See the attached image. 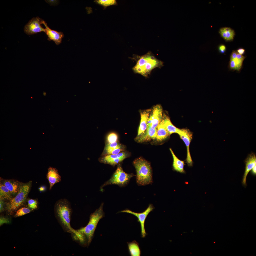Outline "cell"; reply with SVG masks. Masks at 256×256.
Returning a JSON list of instances; mask_svg holds the SVG:
<instances>
[{"mask_svg": "<svg viewBox=\"0 0 256 256\" xmlns=\"http://www.w3.org/2000/svg\"><path fill=\"white\" fill-rule=\"evenodd\" d=\"M32 210L25 207H22L18 210L14 215V217H17L23 216L30 213Z\"/></svg>", "mask_w": 256, "mask_h": 256, "instance_id": "obj_26", "label": "cell"}, {"mask_svg": "<svg viewBox=\"0 0 256 256\" xmlns=\"http://www.w3.org/2000/svg\"><path fill=\"white\" fill-rule=\"evenodd\" d=\"M42 24L45 27V33L47 36L48 40L49 41L52 40L57 45L60 44L64 35L61 32H58L50 29L47 26V23L45 21L43 20Z\"/></svg>", "mask_w": 256, "mask_h": 256, "instance_id": "obj_14", "label": "cell"}, {"mask_svg": "<svg viewBox=\"0 0 256 256\" xmlns=\"http://www.w3.org/2000/svg\"><path fill=\"white\" fill-rule=\"evenodd\" d=\"M157 128H153L151 126L147 125L146 129L144 133L135 140L139 142L148 141L152 139H156Z\"/></svg>", "mask_w": 256, "mask_h": 256, "instance_id": "obj_15", "label": "cell"}, {"mask_svg": "<svg viewBox=\"0 0 256 256\" xmlns=\"http://www.w3.org/2000/svg\"><path fill=\"white\" fill-rule=\"evenodd\" d=\"M226 49V48L225 46L223 44L220 45L218 47V49L219 52L222 54H223L225 52Z\"/></svg>", "mask_w": 256, "mask_h": 256, "instance_id": "obj_30", "label": "cell"}, {"mask_svg": "<svg viewBox=\"0 0 256 256\" xmlns=\"http://www.w3.org/2000/svg\"><path fill=\"white\" fill-rule=\"evenodd\" d=\"M245 57V56L239 54L237 52L236 56V58L237 59L243 62Z\"/></svg>", "mask_w": 256, "mask_h": 256, "instance_id": "obj_32", "label": "cell"}, {"mask_svg": "<svg viewBox=\"0 0 256 256\" xmlns=\"http://www.w3.org/2000/svg\"><path fill=\"white\" fill-rule=\"evenodd\" d=\"M32 181L22 183L19 192L6 203L5 209L8 212L13 214L25 203L31 186Z\"/></svg>", "mask_w": 256, "mask_h": 256, "instance_id": "obj_5", "label": "cell"}, {"mask_svg": "<svg viewBox=\"0 0 256 256\" xmlns=\"http://www.w3.org/2000/svg\"><path fill=\"white\" fill-rule=\"evenodd\" d=\"M129 155V153L124 151L116 154L101 156L99 158L98 160L101 163L109 164L114 167L120 164Z\"/></svg>", "mask_w": 256, "mask_h": 256, "instance_id": "obj_7", "label": "cell"}, {"mask_svg": "<svg viewBox=\"0 0 256 256\" xmlns=\"http://www.w3.org/2000/svg\"><path fill=\"white\" fill-rule=\"evenodd\" d=\"M135 175L132 174H128L124 172L121 165H117V169L111 178L101 187L102 189L104 187L109 185L115 184L119 187H123L126 185L130 179Z\"/></svg>", "mask_w": 256, "mask_h": 256, "instance_id": "obj_6", "label": "cell"}, {"mask_svg": "<svg viewBox=\"0 0 256 256\" xmlns=\"http://www.w3.org/2000/svg\"><path fill=\"white\" fill-rule=\"evenodd\" d=\"M103 204V203H102L99 207L90 215L89 222L86 226L77 230L86 246H88L91 243L98 222L104 216Z\"/></svg>", "mask_w": 256, "mask_h": 256, "instance_id": "obj_3", "label": "cell"}, {"mask_svg": "<svg viewBox=\"0 0 256 256\" xmlns=\"http://www.w3.org/2000/svg\"><path fill=\"white\" fill-rule=\"evenodd\" d=\"M96 3L103 6L106 8L108 6L113 5H115L117 4L116 0H98L95 1Z\"/></svg>", "mask_w": 256, "mask_h": 256, "instance_id": "obj_25", "label": "cell"}, {"mask_svg": "<svg viewBox=\"0 0 256 256\" xmlns=\"http://www.w3.org/2000/svg\"><path fill=\"white\" fill-rule=\"evenodd\" d=\"M229 66L230 69L231 70H235L239 71L236 64L233 59H230Z\"/></svg>", "mask_w": 256, "mask_h": 256, "instance_id": "obj_29", "label": "cell"}, {"mask_svg": "<svg viewBox=\"0 0 256 256\" xmlns=\"http://www.w3.org/2000/svg\"><path fill=\"white\" fill-rule=\"evenodd\" d=\"M55 217L64 231L73 233L75 230L70 225L72 209L69 201L65 198L61 199L56 202L54 207Z\"/></svg>", "mask_w": 256, "mask_h": 256, "instance_id": "obj_2", "label": "cell"}, {"mask_svg": "<svg viewBox=\"0 0 256 256\" xmlns=\"http://www.w3.org/2000/svg\"><path fill=\"white\" fill-rule=\"evenodd\" d=\"M237 52L235 50H233L232 53L230 57V59H236Z\"/></svg>", "mask_w": 256, "mask_h": 256, "instance_id": "obj_34", "label": "cell"}, {"mask_svg": "<svg viewBox=\"0 0 256 256\" xmlns=\"http://www.w3.org/2000/svg\"><path fill=\"white\" fill-rule=\"evenodd\" d=\"M180 138L185 143L187 149V156L186 162L188 166H192L193 161L189 151V146L191 141L192 138V134L188 129H180L179 132L178 134Z\"/></svg>", "mask_w": 256, "mask_h": 256, "instance_id": "obj_11", "label": "cell"}, {"mask_svg": "<svg viewBox=\"0 0 256 256\" xmlns=\"http://www.w3.org/2000/svg\"><path fill=\"white\" fill-rule=\"evenodd\" d=\"M28 207L32 210L37 209V207L38 202L35 199H29L27 201Z\"/></svg>", "mask_w": 256, "mask_h": 256, "instance_id": "obj_28", "label": "cell"}, {"mask_svg": "<svg viewBox=\"0 0 256 256\" xmlns=\"http://www.w3.org/2000/svg\"><path fill=\"white\" fill-rule=\"evenodd\" d=\"M4 200L0 199V211L1 212L4 210Z\"/></svg>", "mask_w": 256, "mask_h": 256, "instance_id": "obj_33", "label": "cell"}, {"mask_svg": "<svg viewBox=\"0 0 256 256\" xmlns=\"http://www.w3.org/2000/svg\"><path fill=\"white\" fill-rule=\"evenodd\" d=\"M219 33L221 37L225 40L226 39V32L224 27L221 28L219 31Z\"/></svg>", "mask_w": 256, "mask_h": 256, "instance_id": "obj_31", "label": "cell"}, {"mask_svg": "<svg viewBox=\"0 0 256 256\" xmlns=\"http://www.w3.org/2000/svg\"><path fill=\"white\" fill-rule=\"evenodd\" d=\"M169 150L172 154L173 159V167L174 170L182 173H185L184 169V163L183 161L179 159L174 154L171 148Z\"/></svg>", "mask_w": 256, "mask_h": 256, "instance_id": "obj_20", "label": "cell"}, {"mask_svg": "<svg viewBox=\"0 0 256 256\" xmlns=\"http://www.w3.org/2000/svg\"><path fill=\"white\" fill-rule=\"evenodd\" d=\"M245 164V170L243 176L242 184L244 186L247 185L246 183L247 176L252 169L256 165V156L253 152L248 155L244 160Z\"/></svg>", "mask_w": 256, "mask_h": 256, "instance_id": "obj_13", "label": "cell"}, {"mask_svg": "<svg viewBox=\"0 0 256 256\" xmlns=\"http://www.w3.org/2000/svg\"><path fill=\"white\" fill-rule=\"evenodd\" d=\"M154 208L152 204H150L147 209L143 212L137 213L128 210L126 209L121 211L122 212L132 214L136 216L138 219V222H140L141 228V234L142 237H144L146 235L145 228V219L149 213Z\"/></svg>", "mask_w": 256, "mask_h": 256, "instance_id": "obj_10", "label": "cell"}, {"mask_svg": "<svg viewBox=\"0 0 256 256\" xmlns=\"http://www.w3.org/2000/svg\"><path fill=\"white\" fill-rule=\"evenodd\" d=\"M105 143H111L119 141L118 133L114 131H111L107 134L105 138Z\"/></svg>", "mask_w": 256, "mask_h": 256, "instance_id": "obj_24", "label": "cell"}, {"mask_svg": "<svg viewBox=\"0 0 256 256\" xmlns=\"http://www.w3.org/2000/svg\"><path fill=\"white\" fill-rule=\"evenodd\" d=\"M162 120L164 125L170 135L174 133L178 134L180 129L175 126L172 123L169 118L164 115L163 116Z\"/></svg>", "mask_w": 256, "mask_h": 256, "instance_id": "obj_21", "label": "cell"}, {"mask_svg": "<svg viewBox=\"0 0 256 256\" xmlns=\"http://www.w3.org/2000/svg\"><path fill=\"white\" fill-rule=\"evenodd\" d=\"M132 58L136 62L132 68L133 72L146 78L149 77L153 69L161 68L163 66V62L156 58L150 51L142 55H134Z\"/></svg>", "mask_w": 256, "mask_h": 256, "instance_id": "obj_1", "label": "cell"}, {"mask_svg": "<svg viewBox=\"0 0 256 256\" xmlns=\"http://www.w3.org/2000/svg\"><path fill=\"white\" fill-rule=\"evenodd\" d=\"M39 190L41 191H43L45 190L46 188L44 186L41 187L39 188Z\"/></svg>", "mask_w": 256, "mask_h": 256, "instance_id": "obj_37", "label": "cell"}, {"mask_svg": "<svg viewBox=\"0 0 256 256\" xmlns=\"http://www.w3.org/2000/svg\"><path fill=\"white\" fill-rule=\"evenodd\" d=\"M42 20L38 17H34L30 20L25 26L24 31L27 35H30L41 32H45V28L41 26Z\"/></svg>", "mask_w": 256, "mask_h": 256, "instance_id": "obj_8", "label": "cell"}, {"mask_svg": "<svg viewBox=\"0 0 256 256\" xmlns=\"http://www.w3.org/2000/svg\"><path fill=\"white\" fill-rule=\"evenodd\" d=\"M163 116L161 106L158 105L151 110L147 123V125L151 126L153 128H157L161 121Z\"/></svg>", "mask_w": 256, "mask_h": 256, "instance_id": "obj_9", "label": "cell"}, {"mask_svg": "<svg viewBox=\"0 0 256 256\" xmlns=\"http://www.w3.org/2000/svg\"><path fill=\"white\" fill-rule=\"evenodd\" d=\"M169 135L164 125L162 119L157 127L156 139L158 141H161L165 139Z\"/></svg>", "mask_w": 256, "mask_h": 256, "instance_id": "obj_19", "label": "cell"}, {"mask_svg": "<svg viewBox=\"0 0 256 256\" xmlns=\"http://www.w3.org/2000/svg\"><path fill=\"white\" fill-rule=\"evenodd\" d=\"M125 146L119 142L111 143H105V145L101 156L110 155L118 154L125 151Z\"/></svg>", "mask_w": 256, "mask_h": 256, "instance_id": "obj_12", "label": "cell"}, {"mask_svg": "<svg viewBox=\"0 0 256 256\" xmlns=\"http://www.w3.org/2000/svg\"><path fill=\"white\" fill-rule=\"evenodd\" d=\"M151 110L147 109L141 112V121L138 131V134L136 138H137L143 134L147 128V121Z\"/></svg>", "mask_w": 256, "mask_h": 256, "instance_id": "obj_17", "label": "cell"}, {"mask_svg": "<svg viewBox=\"0 0 256 256\" xmlns=\"http://www.w3.org/2000/svg\"><path fill=\"white\" fill-rule=\"evenodd\" d=\"M46 178L50 184L49 190H50L55 183L61 181V178L57 169L55 168L49 167L48 169Z\"/></svg>", "mask_w": 256, "mask_h": 256, "instance_id": "obj_16", "label": "cell"}, {"mask_svg": "<svg viewBox=\"0 0 256 256\" xmlns=\"http://www.w3.org/2000/svg\"><path fill=\"white\" fill-rule=\"evenodd\" d=\"M237 52L239 54L242 55L244 54L245 50L242 48H240L237 50Z\"/></svg>", "mask_w": 256, "mask_h": 256, "instance_id": "obj_35", "label": "cell"}, {"mask_svg": "<svg viewBox=\"0 0 256 256\" xmlns=\"http://www.w3.org/2000/svg\"><path fill=\"white\" fill-rule=\"evenodd\" d=\"M12 195L7 187L0 182V199L9 201L12 197Z\"/></svg>", "mask_w": 256, "mask_h": 256, "instance_id": "obj_23", "label": "cell"}, {"mask_svg": "<svg viewBox=\"0 0 256 256\" xmlns=\"http://www.w3.org/2000/svg\"><path fill=\"white\" fill-rule=\"evenodd\" d=\"M1 183L8 189L12 195L14 196L19 192L22 183L13 179H5Z\"/></svg>", "mask_w": 256, "mask_h": 256, "instance_id": "obj_18", "label": "cell"}, {"mask_svg": "<svg viewBox=\"0 0 256 256\" xmlns=\"http://www.w3.org/2000/svg\"><path fill=\"white\" fill-rule=\"evenodd\" d=\"M31 98H32V97H31Z\"/></svg>", "mask_w": 256, "mask_h": 256, "instance_id": "obj_38", "label": "cell"}, {"mask_svg": "<svg viewBox=\"0 0 256 256\" xmlns=\"http://www.w3.org/2000/svg\"><path fill=\"white\" fill-rule=\"evenodd\" d=\"M136 169L137 183L144 185L152 182L151 168L149 163L141 157L138 158L133 162Z\"/></svg>", "mask_w": 256, "mask_h": 256, "instance_id": "obj_4", "label": "cell"}, {"mask_svg": "<svg viewBox=\"0 0 256 256\" xmlns=\"http://www.w3.org/2000/svg\"><path fill=\"white\" fill-rule=\"evenodd\" d=\"M226 34L225 40L227 41L232 40L235 34L234 31L228 27H224Z\"/></svg>", "mask_w": 256, "mask_h": 256, "instance_id": "obj_27", "label": "cell"}, {"mask_svg": "<svg viewBox=\"0 0 256 256\" xmlns=\"http://www.w3.org/2000/svg\"><path fill=\"white\" fill-rule=\"evenodd\" d=\"M251 173L253 175L256 176V165L251 170Z\"/></svg>", "mask_w": 256, "mask_h": 256, "instance_id": "obj_36", "label": "cell"}, {"mask_svg": "<svg viewBox=\"0 0 256 256\" xmlns=\"http://www.w3.org/2000/svg\"><path fill=\"white\" fill-rule=\"evenodd\" d=\"M129 252L131 256H140L141 251L139 244L135 240L127 242Z\"/></svg>", "mask_w": 256, "mask_h": 256, "instance_id": "obj_22", "label": "cell"}]
</instances>
